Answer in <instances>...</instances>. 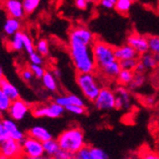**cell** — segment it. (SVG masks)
Instances as JSON below:
<instances>
[{
  "mask_svg": "<svg viewBox=\"0 0 159 159\" xmlns=\"http://www.w3.org/2000/svg\"><path fill=\"white\" fill-rule=\"evenodd\" d=\"M115 95H116L123 103V110H129L132 107V96H131V91L127 89L124 86H118L115 89Z\"/></svg>",
  "mask_w": 159,
  "mask_h": 159,
  "instance_id": "ac0fdd59",
  "label": "cell"
},
{
  "mask_svg": "<svg viewBox=\"0 0 159 159\" xmlns=\"http://www.w3.org/2000/svg\"><path fill=\"white\" fill-rule=\"evenodd\" d=\"M8 138H10V137H9V134H8V133H7V131H6V129H5V127H4V125H3L1 119H0V145H1V144H2L4 141H6Z\"/></svg>",
  "mask_w": 159,
  "mask_h": 159,
  "instance_id": "b9f144b4",
  "label": "cell"
},
{
  "mask_svg": "<svg viewBox=\"0 0 159 159\" xmlns=\"http://www.w3.org/2000/svg\"><path fill=\"white\" fill-rule=\"evenodd\" d=\"M147 81V77L144 75V73H134V78L132 80V82L128 85L129 90L132 92H135L137 90H139L140 88L145 85Z\"/></svg>",
  "mask_w": 159,
  "mask_h": 159,
  "instance_id": "cb8c5ba5",
  "label": "cell"
},
{
  "mask_svg": "<svg viewBox=\"0 0 159 159\" xmlns=\"http://www.w3.org/2000/svg\"><path fill=\"white\" fill-rule=\"evenodd\" d=\"M0 155L8 159H22L23 152L21 142L8 138L0 145Z\"/></svg>",
  "mask_w": 159,
  "mask_h": 159,
  "instance_id": "ba28073f",
  "label": "cell"
},
{
  "mask_svg": "<svg viewBox=\"0 0 159 159\" xmlns=\"http://www.w3.org/2000/svg\"><path fill=\"white\" fill-rule=\"evenodd\" d=\"M20 76L21 78L26 81V82H30L33 80V78L34 77V74H33V71L31 70L30 68H26V69H23L21 70V73H20Z\"/></svg>",
  "mask_w": 159,
  "mask_h": 159,
  "instance_id": "ab89813d",
  "label": "cell"
},
{
  "mask_svg": "<svg viewBox=\"0 0 159 159\" xmlns=\"http://www.w3.org/2000/svg\"><path fill=\"white\" fill-rule=\"evenodd\" d=\"M132 5H133L132 0H117L116 3H115L114 9L118 12L127 13L129 10H131Z\"/></svg>",
  "mask_w": 159,
  "mask_h": 159,
  "instance_id": "f1b7e54d",
  "label": "cell"
},
{
  "mask_svg": "<svg viewBox=\"0 0 159 159\" xmlns=\"http://www.w3.org/2000/svg\"><path fill=\"white\" fill-rule=\"evenodd\" d=\"M54 102L62 107H67L68 105H77L81 107H85V101L82 97L77 94H66V95H58L54 98Z\"/></svg>",
  "mask_w": 159,
  "mask_h": 159,
  "instance_id": "9a60e30c",
  "label": "cell"
},
{
  "mask_svg": "<svg viewBox=\"0 0 159 159\" xmlns=\"http://www.w3.org/2000/svg\"><path fill=\"white\" fill-rule=\"evenodd\" d=\"M35 52H37L42 56H47L50 52L49 43L46 39H39L35 45Z\"/></svg>",
  "mask_w": 159,
  "mask_h": 159,
  "instance_id": "83f0119b",
  "label": "cell"
},
{
  "mask_svg": "<svg viewBox=\"0 0 159 159\" xmlns=\"http://www.w3.org/2000/svg\"><path fill=\"white\" fill-rule=\"evenodd\" d=\"M134 75V70H121L120 73L118 75L117 81L119 84H121L122 86L125 85H129V83L132 82L133 78Z\"/></svg>",
  "mask_w": 159,
  "mask_h": 159,
  "instance_id": "484cf974",
  "label": "cell"
},
{
  "mask_svg": "<svg viewBox=\"0 0 159 159\" xmlns=\"http://www.w3.org/2000/svg\"><path fill=\"white\" fill-rule=\"evenodd\" d=\"M89 0H75V5L78 10H86L89 5Z\"/></svg>",
  "mask_w": 159,
  "mask_h": 159,
  "instance_id": "7bdbcfd3",
  "label": "cell"
},
{
  "mask_svg": "<svg viewBox=\"0 0 159 159\" xmlns=\"http://www.w3.org/2000/svg\"><path fill=\"white\" fill-rule=\"evenodd\" d=\"M114 55L115 59L121 61L125 59H131V58H138L137 52L129 44H124L114 49Z\"/></svg>",
  "mask_w": 159,
  "mask_h": 159,
  "instance_id": "5bb4252c",
  "label": "cell"
},
{
  "mask_svg": "<svg viewBox=\"0 0 159 159\" xmlns=\"http://www.w3.org/2000/svg\"><path fill=\"white\" fill-rule=\"evenodd\" d=\"M93 52L96 67L101 69L107 64L116 60L114 55V49L108 43L100 40H95L93 43Z\"/></svg>",
  "mask_w": 159,
  "mask_h": 159,
  "instance_id": "277c9868",
  "label": "cell"
},
{
  "mask_svg": "<svg viewBox=\"0 0 159 159\" xmlns=\"http://www.w3.org/2000/svg\"><path fill=\"white\" fill-rule=\"evenodd\" d=\"M43 86L45 87V89L48 90L51 93H55L58 90V83H57L56 78L54 77V75H52V71L50 70H46V73L43 75V77L41 78Z\"/></svg>",
  "mask_w": 159,
  "mask_h": 159,
  "instance_id": "7402d4cb",
  "label": "cell"
},
{
  "mask_svg": "<svg viewBox=\"0 0 159 159\" xmlns=\"http://www.w3.org/2000/svg\"><path fill=\"white\" fill-rule=\"evenodd\" d=\"M145 70H146V69H145V67H144V65L140 61H138V63L134 69V73H144Z\"/></svg>",
  "mask_w": 159,
  "mask_h": 159,
  "instance_id": "ee69618b",
  "label": "cell"
},
{
  "mask_svg": "<svg viewBox=\"0 0 159 159\" xmlns=\"http://www.w3.org/2000/svg\"><path fill=\"white\" fill-rule=\"evenodd\" d=\"M76 84L83 95L92 102L96 99L102 89L93 73L78 74L76 75Z\"/></svg>",
  "mask_w": 159,
  "mask_h": 159,
  "instance_id": "3957f363",
  "label": "cell"
},
{
  "mask_svg": "<svg viewBox=\"0 0 159 159\" xmlns=\"http://www.w3.org/2000/svg\"><path fill=\"white\" fill-rule=\"evenodd\" d=\"M127 44L132 46L138 54H144L149 52V42L148 37L138 34H132L127 38Z\"/></svg>",
  "mask_w": 159,
  "mask_h": 159,
  "instance_id": "8fae6325",
  "label": "cell"
},
{
  "mask_svg": "<svg viewBox=\"0 0 159 159\" xmlns=\"http://www.w3.org/2000/svg\"><path fill=\"white\" fill-rule=\"evenodd\" d=\"M43 147H44L45 155L48 156H55V154L60 151V146L57 139L51 138L45 142H43Z\"/></svg>",
  "mask_w": 159,
  "mask_h": 159,
  "instance_id": "603a6c76",
  "label": "cell"
},
{
  "mask_svg": "<svg viewBox=\"0 0 159 159\" xmlns=\"http://www.w3.org/2000/svg\"><path fill=\"white\" fill-rule=\"evenodd\" d=\"M64 159H76V157H75V155L70 154V155H69L68 157H66V158H64Z\"/></svg>",
  "mask_w": 159,
  "mask_h": 159,
  "instance_id": "c3c4849f",
  "label": "cell"
},
{
  "mask_svg": "<svg viewBox=\"0 0 159 159\" xmlns=\"http://www.w3.org/2000/svg\"><path fill=\"white\" fill-rule=\"evenodd\" d=\"M4 78V73H3V69L1 67V65H0V84H1V81L3 80Z\"/></svg>",
  "mask_w": 159,
  "mask_h": 159,
  "instance_id": "7dc6e473",
  "label": "cell"
},
{
  "mask_svg": "<svg viewBox=\"0 0 159 159\" xmlns=\"http://www.w3.org/2000/svg\"><path fill=\"white\" fill-rule=\"evenodd\" d=\"M115 93L109 88H102L98 93V96L93 101V104L96 110L108 111L114 109L115 104Z\"/></svg>",
  "mask_w": 159,
  "mask_h": 159,
  "instance_id": "8992f818",
  "label": "cell"
},
{
  "mask_svg": "<svg viewBox=\"0 0 159 159\" xmlns=\"http://www.w3.org/2000/svg\"><path fill=\"white\" fill-rule=\"evenodd\" d=\"M116 1L117 0H100L99 4L101 7H103L106 10H111V9H114Z\"/></svg>",
  "mask_w": 159,
  "mask_h": 159,
  "instance_id": "60d3db41",
  "label": "cell"
},
{
  "mask_svg": "<svg viewBox=\"0 0 159 159\" xmlns=\"http://www.w3.org/2000/svg\"><path fill=\"white\" fill-rule=\"evenodd\" d=\"M21 29V22L20 19L14 17H8L3 25V33L7 36H12L14 34L20 31Z\"/></svg>",
  "mask_w": 159,
  "mask_h": 159,
  "instance_id": "ffe728a7",
  "label": "cell"
},
{
  "mask_svg": "<svg viewBox=\"0 0 159 159\" xmlns=\"http://www.w3.org/2000/svg\"><path fill=\"white\" fill-rule=\"evenodd\" d=\"M22 159H55L53 156H48V155H43L40 157H28V156H23Z\"/></svg>",
  "mask_w": 159,
  "mask_h": 159,
  "instance_id": "bcb514c9",
  "label": "cell"
},
{
  "mask_svg": "<svg viewBox=\"0 0 159 159\" xmlns=\"http://www.w3.org/2000/svg\"><path fill=\"white\" fill-rule=\"evenodd\" d=\"M29 68L31 69L34 77L37 78V79H41L43 77V75H44V74L46 73V70L43 68L42 65H36V64H32L31 63V65Z\"/></svg>",
  "mask_w": 159,
  "mask_h": 159,
  "instance_id": "836d02e7",
  "label": "cell"
},
{
  "mask_svg": "<svg viewBox=\"0 0 159 159\" xmlns=\"http://www.w3.org/2000/svg\"><path fill=\"white\" fill-rule=\"evenodd\" d=\"M52 75H54V77H55L56 79H59V78H61V76H62L61 70L58 69V68H54V69H52Z\"/></svg>",
  "mask_w": 159,
  "mask_h": 159,
  "instance_id": "f6af8a7d",
  "label": "cell"
},
{
  "mask_svg": "<svg viewBox=\"0 0 159 159\" xmlns=\"http://www.w3.org/2000/svg\"><path fill=\"white\" fill-rule=\"evenodd\" d=\"M23 34L22 32H17L11 36V39L9 42V47L11 51L14 52H21L24 50V44H23Z\"/></svg>",
  "mask_w": 159,
  "mask_h": 159,
  "instance_id": "d4e9b609",
  "label": "cell"
},
{
  "mask_svg": "<svg viewBox=\"0 0 159 159\" xmlns=\"http://www.w3.org/2000/svg\"><path fill=\"white\" fill-rule=\"evenodd\" d=\"M69 52L71 62L78 74L93 73L96 64L93 52V45L69 42Z\"/></svg>",
  "mask_w": 159,
  "mask_h": 159,
  "instance_id": "6da1fadb",
  "label": "cell"
},
{
  "mask_svg": "<svg viewBox=\"0 0 159 159\" xmlns=\"http://www.w3.org/2000/svg\"><path fill=\"white\" fill-rule=\"evenodd\" d=\"M149 42V51L154 54L159 55V36L152 35L148 37Z\"/></svg>",
  "mask_w": 159,
  "mask_h": 159,
  "instance_id": "4dcf8cb0",
  "label": "cell"
},
{
  "mask_svg": "<svg viewBox=\"0 0 159 159\" xmlns=\"http://www.w3.org/2000/svg\"><path fill=\"white\" fill-rule=\"evenodd\" d=\"M93 1H94V0H89V2H90V3H91V2H93Z\"/></svg>",
  "mask_w": 159,
  "mask_h": 159,
  "instance_id": "f907efd6",
  "label": "cell"
},
{
  "mask_svg": "<svg viewBox=\"0 0 159 159\" xmlns=\"http://www.w3.org/2000/svg\"><path fill=\"white\" fill-rule=\"evenodd\" d=\"M140 159H159V153L149 149H143L140 152Z\"/></svg>",
  "mask_w": 159,
  "mask_h": 159,
  "instance_id": "74e56055",
  "label": "cell"
},
{
  "mask_svg": "<svg viewBox=\"0 0 159 159\" xmlns=\"http://www.w3.org/2000/svg\"><path fill=\"white\" fill-rule=\"evenodd\" d=\"M90 149H91V152L93 156L95 159H110L108 154L102 149L97 148V147H90Z\"/></svg>",
  "mask_w": 159,
  "mask_h": 159,
  "instance_id": "8d00e7d4",
  "label": "cell"
},
{
  "mask_svg": "<svg viewBox=\"0 0 159 159\" xmlns=\"http://www.w3.org/2000/svg\"><path fill=\"white\" fill-rule=\"evenodd\" d=\"M132 1L134 2V1H138V0H132Z\"/></svg>",
  "mask_w": 159,
  "mask_h": 159,
  "instance_id": "816d5d0a",
  "label": "cell"
},
{
  "mask_svg": "<svg viewBox=\"0 0 159 159\" xmlns=\"http://www.w3.org/2000/svg\"><path fill=\"white\" fill-rule=\"evenodd\" d=\"M0 89L8 95V97L11 101H14V100L20 98V93H19L18 89L5 77L1 81V84H0Z\"/></svg>",
  "mask_w": 159,
  "mask_h": 159,
  "instance_id": "d6986e66",
  "label": "cell"
},
{
  "mask_svg": "<svg viewBox=\"0 0 159 159\" xmlns=\"http://www.w3.org/2000/svg\"><path fill=\"white\" fill-rule=\"evenodd\" d=\"M65 111L75 115H82L86 112L85 107L77 106V105H68L67 107H65Z\"/></svg>",
  "mask_w": 159,
  "mask_h": 159,
  "instance_id": "d590c367",
  "label": "cell"
},
{
  "mask_svg": "<svg viewBox=\"0 0 159 159\" xmlns=\"http://www.w3.org/2000/svg\"><path fill=\"white\" fill-rule=\"evenodd\" d=\"M69 42L93 45V43L94 42V36L93 32H91L88 28L78 26L70 30L69 34Z\"/></svg>",
  "mask_w": 159,
  "mask_h": 159,
  "instance_id": "9c48e42d",
  "label": "cell"
},
{
  "mask_svg": "<svg viewBox=\"0 0 159 159\" xmlns=\"http://www.w3.org/2000/svg\"><path fill=\"white\" fill-rule=\"evenodd\" d=\"M75 157L76 159H95L91 152L90 146H87V145L75 154Z\"/></svg>",
  "mask_w": 159,
  "mask_h": 159,
  "instance_id": "e575fe53",
  "label": "cell"
},
{
  "mask_svg": "<svg viewBox=\"0 0 159 159\" xmlns=\"http://www.w3.org/2000/svg\"><path fill=\"white\" fill-rule=\"evenodd\" d=\"M1 121L6 129L10 138L21 142L26 137V134L22 129H19V127L16 123V120H13L10 117V118H2Z\"/></svg>",
  "mask_w": 159,
  "mask_h": 159,
  "instance_id": "7c38bea8",
  "label": "cell"
},
{
  "mask_svg": "<svg viewBox=\"0 0 159 159\" xmlns=\"http://www.w3.org/2000/svg\"><path fill=\"white\" fill-rule=\"evenodd\" d=\"M12 101L8 97V95L0 89V111L8 112Z\"/></svg>",
  "mask_w": 159,
  "mask_h": 159,
  "instance_id": "f546056e",
  "label": "cell"
},
{
  "mask_svg": "<svg viewBox=\"0 0 159 159\" xmlns=\"http://www.w3.org/2000/svg\"><path fill=\"white\" fill-rule=\"evenodd\" d=\"M29 58L32 64H36V65H43L44 64V60H43V56L39 54L37 52H34L29 54Z\"/></svg>",
  "mask_w": 159,
  "mask_h": 159,
  "instance_id": "f35d334b",
  "label": "cell"
},
{
  "mask_svg": "<svg viewBox=\"0 0 159 159\" xmlns=\"http://www.w3.org/2000/svg\"><path fill=\"white\" fill-rule=\"evenodd\" d=\"M41 0H22V4L26 14L33 13L39 7Z\"/></svg>",
  "mask_w": 159,
  "mask_h": 159,
  "instance_id": "4316f807",
  "label": "cell"
},
{
  "mask_svg": "<svg viewBox=\"0 0 159 159\" xmlns=\"http://www.w3.org/2000/svg\"><path fill=\"white\" fill-rule=\"evenodd\" d=\"M99 70L103 74V75H105L107 77L116 78L121 70L120 63L118 60H114V61L107 64L106 66L102 67L101 69H99Z\"/></svg>",
  "mask_w": 159,
  "mask_h": 159,
  "instance_id": "44dd1931",
  "label": "cell"
},
{
  "mask_svg": "<svg viewBox=\"0 0 159 159\" xmlns=\"http://www.w3.org/2000/svg\"><path fill=\"white\" fill-rule=\"evenodd\" d=\"M138 58H131V59H125L119 61L121 70H134L138 63Z\"/></svg>",
  "mask_w": 159,
  "mask_h": 159,
  "instance_id": "d6a6232c",
  "label": "cell"
},
{
  "mask_svg": "<svg viewBox=\"0 0 159 159\" xmlns=\"http://www.w3.org/2000/svg\"><path fill=\"white\" fill-rule=\"evenodd\" d=\"M23 156L28 157H40L45 155L44 147H43V142L26 135V137L21 141Z\"/></svg>",
  "mask_w": 159,
  "mask_h": 159,
  "instance_id": "52a82bcc",
  "label": "cell"
},
{
  "mask_svg": "<svg viewBox=\"0 0 159 159\" xmlns=\"http://www.w3.org/2000/svg\"><path fill=\"white\" fill-rule=\"evenodd\" d=\"M23 44H24V50L28 54H30L34 52H35V46L33 42V39L30 35L27 34H23Z\"/></svg>",
  "mask_w": 159,
  "mask_h": 159,
  "instance_id": "1f68e13d",
  "label": "cell"
},
{
  "mask_svg": "<svg viewBox=\"0 0 159 159\" xmlns=\"http://www.w3.org/2000/svg\"><path fill=\"white\" fill-rule=\"evenodd\" d=\"M57 141L61 150L73 155H75L86 146L84 133L78 127H71L65 129L58 135Z\"/></svg>",
  "mask_w": 159,
  "mask_h": 159,
  "instance_id": "7a4b0ae2",
  "label": "cell"
},
{
  "mask_svg": "<svg viewBox=\"0 0 159 159\" xmlns=\"http://www.w3.org/2000/svg\"><path fill=\"white\" fill-rule=\"evenodd\" d=\"M27 135L34 137L41 142H45L51 138H52V134L48 131V129L42 126H34L32 127L28 131Z\"/></svg>",
  "mask_w": 159,
  "mask_h": 159,
  "instance_id": "2e32d148",
  "label": "cell"
},
{
  "mask_svg": "<svg viewBox=\"0 0 159 159\" xmlns=\"http://www.w3.org/2000/svg\"><path fill=\"white\" fill-rule=\"evenodd\" d=\"M4 6L9 16L17 19H22L25 16L26 12L20 0H6Z\"/></svg>",
  "mask_w": 159,
  "mask_h": 159,
  "instance_id": "4fadbf2b",
  "label": "cell"
},
{
  "mask_svg": "<svg viewBox=\"0 0 159 159\" xmlns=\"http://www.w3.org/2000/svg\"><path fill=\"white\" fill-rule=\"evenodd\" d=\"M31 111V107L26 101L22 99H16L11 102V107L8 111V113L10 117L16 121H21L23 120L26 115Z\"/></svg>",
  "mask_w": 159,
  "mask_h": 159,
  "instance_id": "30bf717a",
  "label": "cell"
},
{
  "mask_svg": "<svg viewBox=\"0 0 159 159\" xmlns=\"http://www.w3.org/2000/svg\"><path fill=\"white\" fill-rule=\"evenodd\" d=\"M0 159H8V158L4 157V156H2V155H0Z\"/></svg>",
  "mask_w": 159,
  "mask_h": 159,
  "instance_id": "681fc988",
  "label": "cell"
},
{
  "mask_svg": "<svg viewBox=\"0 0 159 159\" xmlns=\"http://www.w3.org/2000/svg\"><path fill=\"white\" fill-rule=\"evenodd\" d=\"M145 67L146 70H154L159 65V55L154 54L151 52L150 51L145 52L144 54H141L140 60H139Z\"/></svg>",
  "mask_w": 159,
  "mask_h": 159,
  "instance_id": "e0dca14e",
  "label": "cell"
},
{
  "mask_svg": "<svg viewBox=\"0 0 159 159\" xmlns=\"http://www.w3.org/2000/svg\"><path fill=\"white\" fill-rule=\"evenodd\" d=\"M65 111V108L55 102H52L47 105H37L32 109V114L36 118H58L62 116Z\"/></svg>",
  "mask_w": 159,
  "mask_h": 159,
  "instance_id": "5b68a950",
  "label": "cell"
}]
</instances>
